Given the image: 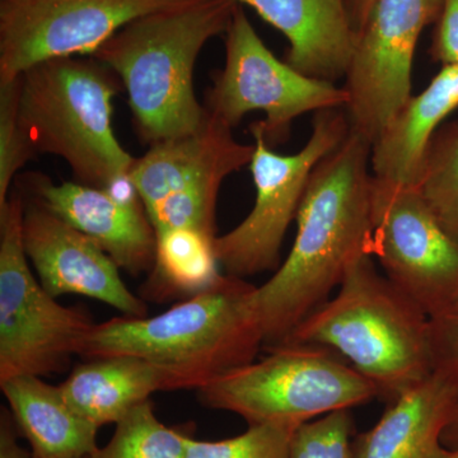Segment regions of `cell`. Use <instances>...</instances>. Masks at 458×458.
I'll list each match as a JSON object with an SVG mask.
<instances>
[{
  "label": "cell",
  "instance_id": "6da1fadb",
  "mask_svg": "<svg viewBox=\"0 0 458 458\" xmlns=\"http://www.w3.org/2000/svg\"><path fill=\"white\" fill-rule=\"evenodd\" d=\"M370 150V141L351 129L313 170L291 252L252 294L267 348L284 342L358 259L372 255Z\"/></svg>",
  "mask_w": 458,
  "mask_h": 458
},
{
  "label": "cell",
  "instance_id": "7a4b0ae2",
  "mask_svg": "<svg viewBox=\"0 0 458 458\" xmlns=\"http://www.w3.org/2000/svg\"><path fill=\"white\" fill-rule=\"evenodd\" d=\"M255 288L246 279L225 274L207 291L159 315L122 316L96 324L81 357L140 358L167 373L172 391L200 390L254 361L265 345L252 309Z\"/></svg>",
  "mask_w": 458,
  "mask_h": 458
},
{
  "label": "cell",
  "instance_id": "3957f363",
  "mask_svg": "<svg viewBox=\"0 0 458 458\" xmlns=\"http://www.w3.org/2000/svg\"><path fill=\"white\" fill-rule=\"evenodd\" d=\"M237 5L186 0L137 18L93 54L119 75L140 137L149 146L203 125L207 110L195 96V64L205 44L227 31Z\"/></svg>",
  "mask_w": 458,
  "mask_h": 458
},
{
  "label": "cell",
  "instance_id": "277c9868",
  "mask_svg": "<svg viewBox=\"0 0 458 458\" xmlns=\"http://www.w3.org/2000/svg\"><path fill=\"white\" fill-rule=\"evenodd\" d=\"M283 343L336 352L387 403L433 373L429 316L378 273L372 255L358 259L336 294Z\"/></svg>",
  "mask_w": 458,
  "mask_h": 458
},
{
  "label": "cell",
  "instance_id": "5b68a950",
  "mask_svg": "<svg viewBox=\"0 0 458 458\" xmlns=\"http://www.w3.org/2000/svg\"><path fill=\"white\" fill-rule=\"evenodd\" d=\"M108 69L98 60L59 57L21 75L20 123L35 152L64 159L75 179L106 189L134 159L114 137Z\"/></svg>",
  "mask_w": 458,
  "mask_h": 458
},
{
  "label": "cell",
  "instance_id": "8992f818",
  "mask_svg": "<svg viewBox=\"0 0 458 458\" xmlns=\"http://www.w3.org/2000/svg\"><path fill=\"white\" fill-rule=\"evenodd\" d=\"M198 390L207 408L233 412L249 426L301 424L378 399L379 391L336 352L283 343Z\"/></svg>",
  "mask_w": 458,
  "mask_h": 458
},
{
  "label": "cell",
  "instance_id": "52a82bcc",
  "mask_svg": "<svg viewBox=\"0 0 458 458\" xmlns=\"http://www.w3.org/2000/svg\"><path fill=\"white\" fill-rule=\"evenodd\" d=\"M25 201L0 208V384L68 369L92 331L83 310L64 307L33 276L23 247Z\"/></svg>",
  "mask_w": 458,
  "mask_h": 458
},
{
  "label": "cell",
  "instance_id": "ba28073f",
  "mask_svg": "<svg viewBox=\"0 0 458 458\" xmlns=\"http://www.w3.org/2000/svg\"><path fill=\"white\" fill-rule=\"evenodd\" d=\"M250 131L255 146L250 164L254 208L240 225L214 241L225 274L242 279L278 269L286 231L297 218L312 172L348 137L351 123L345 108L318 111L306 146L291 156L271 149L260 122L251 123Z\"/></svg>",
  "mask_w": 458,
  "mask_h": 458
},
{
  "label": "cell",
  "instance_id": "9c48e42d",
  "mask_svg": "<svg viewBox=\"0 0 458 458\" xmlns=\"http://www.w3.org/2000/svg\"><path fill=\"white\" fill-rule=\"evenodd\" d=\"M254 144L208 113L185 137L153 144L134 159L129 176L140 192L156 233L191 228L216 236V209L223 181L250 165Z\"/></svg>",
  "mask_w": 458,
  "mask_h": 458
},
{
  "label": "cell",
  "instance_id": "30bf717a",
  "mask_svg": "<svg viewBox=\"0 0 458 458\" xmlns=\"http://www.w3.org/2000/svg\"><path fill=\"white\" fill-rule=\"evenodd\" d=\"M225 35V68L208 92L204 107L229 128L247 114L262 111L265 140L274 147L288 140L297 117L348 105L344 87L300 73L274 55L240 4Z\"/></svg>",
  "mask_w": 458,
  "mask_h": 458
},
{
  "label": "cell",
  "instance_id": "8fae6325",
  "mask_svg": "<svg viewBox=\"0 0 458 458\" xmlns=\"http://www.w3.org/2000/svg\"><path fill=\"white\" fill-rule=\"evenodd\" d=\"M372 256L429 318L458 302V245L415 186L373 177Z\"/></svg>",
  "mask_w": 458,
  "mask_h": 458
},
{
  "label": "cell",
  "instance_id": "7c38bea8",
  "mask_svg": "<svg viewBox=\"0 0 458 458\" xmlns=\"http://www.w3.org/2000/svg\"><path fill=\"white\" fill-rule=\"evenodd\" d=\"M441 0H373L357 32L345 75V110L352 131L370 141L410 98L421 32L438 16Z\"/></svg>",
  "mask_w": 458,
  "mask_h": 458
},
{
  "label": "cell",
  "instance_id": "4fadbf2b",
  "mask_svg": "<svg viewBox=\"0 0 458 458\" xmlns=\"http://www.w3.org/2000/svg\"><path fill=\"white\" fill-rule=\"evenodd\" d=\"M186 0H0V81L59 57L93 55L137 18Z\"/></svg>",
  "mask_w": 458,
  "mask_h": 458
},
{
  "label": "cell",
  "instance_id": "5bb4252c",
  "mask_svg": "<svg viewBox=\"0 0 458 458\" xmlns=\"http://www.w3.org/2000/svg\"><path fill=\"white\" fill-rule=\"evenodd\" d=\"M22 238L27 259L53 297L83 295L113 307L126 318L148 315L147 304L129 291L116 262L38 201L25 204Z\"/></svg>",
  "mask_w": 458,
  "mask_h": 458
},
{
  "label": "cell",
  "instance_id": "9a60e30c",
  "mask_svg": "<svg viewBox=\"0 0 458 458\" xmlns=\"http://www.w3.org/2000/svg\"><path fill=\"white\" fill-rule=\"evenodd\" d=\"M26 182L36 201L93 241L120 269L132 276L153 269L157 236L146 209L125 207L105 190L81 182L55 185L38 174Z\"/></svg>",
  "mask_w": 458,
  "mask_h": 458
},
{
  "label": "cell",
  "instance_id": "2e32d148",
  "mask_svg": "<svg viewBox=\"0 0 458 458\" xmlns=\"http://www.w3.org/2000/svg\"><path fill=\"white\" fill-rule=\"evenodd\" d=\"M249 5L289 41L285 62L318 80L345 77L355 32L348 0H233Z\"/></svg>",
  "mask_w": 458,
  "mask_h": 458
},
{
  "label": "cell",
  "instance_id": "e0dca14e",
  "mask_svg": "<svg viewBox=\"0 0 458 458\" xmlns=\"http://www.w3.org/2000/svg\"><path fill=\"white\" fill-rule=\"evenodd\" d=\"M458 390L433 372L390 401L381 419L352 442V458H441L442 434Z\"/></svg>",
  "mask_w": 458,
  "mask_h": 458
},
{
  "label": "cell",
  "instance_id": "ac0fdd59",
  "mask_svg": "<svg viewBox=\"0 0 458 458\" xmlns=\"http://www.w3.org/2000/svg\"><path fill=\"white\" fill-rule=\"evenodd\" d=\"M457 107L458 65H443L427 89L410 96L373 141V177L417 188L434 137Z\"/></svg>",
  "mask_w": 458,
  "mask_h": 458
},
{
  "label": "cell",
  "instance_id": "d6986e66",
  "mask_svg": "<svg viewBox=\"0 0 458 458\" xmlns=\"http://www.w3.org/2000/svg\"><path fill=\"white\" fill-rule=\"evenodd\" d=\"M0 388L33 458H89L98 450V428L69 405L60 385L20 376Z\"/></svg>",
  "mask_w": 458,
  "mask_h": 458
},
{
  "label": "cell",
  "instance_id": "ffe728a7",
  "mask_svg": "<svg viewBox=\"0 0 458 458\" xmlns=\"http://www.w3.org/2000/svg\"><path fill=\"white\" fill-rule=\"evenodd\" d=\"M60 387L69 405L98 429L119 423L153 394L172 391L164 369L134 357L89 360Z\"/></svg>",
  "mask_w": 458,
  "mask_h": 458
},
{
  "label": "cell",
  "instance_id": "44dd1931",
  "mask_svg": "<svg viewBox=\"0 0 458 458\" xmlns=\"http://www.w3.org/2000/svg\"><path fill=\"white\" fill-rule=\"evenodd\" d=\"M155 267L143 286L148 300L192 297L221 279L214 251L216 238L197 229L174 228L157 233Z\"/></svg>",
  "mask_w": 458,
  "mask_h": 458
},
{
  "label": "cell",
  "instance_id": "7402d4cb",
  "mask_svg": "<svg viewBox=\"0 0 458 458\" xmlns=\"http://www.w3.org/2000/svg\"><path fill=\"white\" fill-rule=\"evenodd\" d=\"M188 437L162 423L148 400L119 421L110 442L89 458H186Z\"/></svg>",
  "mask_w": 458,
  "mask_h": 458
},
{
  "label": "cell",
  "instance_id": "603a6c76",
  "mask_svg": "<svg viewBox=\"0 0 458 458\" xmlns=\"http://www.w3.org/2000/svg\"><path fill=\"white\" fill-rule=\"evenodd\" d=\"M417 188L437 221L458 245V125L437 132Z\"/></svg>",
  "mask_w": 458,
  "mask_h": 458
},
{
  "label": "cell",
  "instance_id": "cb8c5ba5",
  "mask_svg": "<svg viewBox=\"0 0 458 458\" xmlns=\"http://www.w3.org/2000/svg\"><path fill=\"white\" fill-rule=\"evenodd\" d=\"M300 426L261 424L222 441L186 439V458H289L292 437Z\"/></svg>",
  "mask_w": 458,
  "mask_h": 458
},
{
  "label": "cell",
  "instance_id": "d4e9b609",
  "mask_svg": "<svg viewBox=\"0 0 458 458\" xmlns=\"http://www.w3.org/2000/svg\"><path fill=\"white\" fill-rule=\"evenodd\" d=\"M20 86L21 77L0 81V208L7 204L18 171L35 153L20 123Z\"/></svg>",
  "mask_w": 458,
  "mask_h": 458
},
{
  "label": "cell",
  "instance_id": "484cf974",
  "mask_svg": "<svg viewBox=\"0 0 458 458\" xmlns=\"http://www.w3.org/2000/svg\"><path fill=\"white\" fill-rule=\"evenodd\" d=\"M351 410H336L294 430L289 458H352Z\"/></svg>",
  "mask_w": 458,
  "mask_h": 458
},
{
  "label": "cell",
  "instance_id": "4316f807",
  "mask_svg": "<svg viewBox=\"0 0 458 458\" xmlns=\"http://www.w3.org/2000/svg\"><path fill=\"white\" fill-rule=\"evenodd\" d=\"M433 372L445 377L458 390V302L430 318Z\"/></svg>",
  "mask_w": 458,
  "mask_h": 458
},
{
  "label": "cell",
  "instance_id": "83f0119b",
  "mask_svg": "<svg viewBox=\"0 0 458 458\" xmlns=\"http://www.w3.org/2000/svg\"><path fill=\"white\" fill-rule=\"evenodd\" d=\"M432 55L443 65H458V0H441Z\"/></svg>",
  "mask_w": 458,
  "mask_h": 458
},
{
  "label": "cell",
  "instance_id": "f1b7e54d",
  "mask_svg": "<svg viewBox=\"0 0 458 458\" xmlns=\"http://www.w3.org/2000/svg\"><path fill=\"white\" fill-rule=\"evenodd\" d=\"M16 421L9 409H2L0 414V458H33L32 452L26 451L18 442Z\"/></svg>",
  "mask_w": 458,
  "mask_h": 458
},
{
  "label": "cell",
  "instance_id": "f546056e",
  "mask_svg": "<svg viewBox=\"0 0 458 458\" xmlns=\"http://www.w3.org/2000/svg\"><path fill=\"white\" fill-rule=\"evenodd\" d=\"M442 445L445 450L458 451V403L442 434Z\"/></svg>",
  "mask_w": 458,
  "mask_h": 458
},
{
  "label": "cell",
  "instance_id": "4dcf8cb0",
  "mask_svg": "<svg viewBox=\"0 0 458 458\" xmlns=\"http://www.w3.org/2000/svg\"><path fill=\"white\" fill-rule=\"evenodd\" d=\"M348 3L349 9H351L352 25H354L355 32H358L360 27L363 26L367 16H369L373 0H348Z\"/></svg>",
  "mask_w": 458,
  "mask_h": 458
},
{
  "label": "cell",
  "instance_id": "1f68e13d",
  "mask_svg": "<svg viewBox=\"0 0 458 458\" xmlns=\"http://www.w3.org/2000/svg\"><path fill=\"white\" fill-rule=\"evenodd\" d=\"M441 458H458V451L445 450Z\"/></svg>",
  "mask_w": 458,
  "mask_h": 458
}]
</instances>
